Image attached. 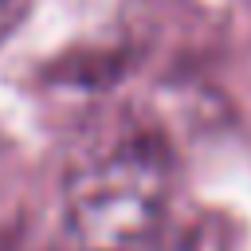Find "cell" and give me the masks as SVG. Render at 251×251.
<instances>
[{"label":"cell","instance_id":"cell-1","mask_svg":"<svg viewBox=\"0 0 251 251\" xmlns=\"http://www.w3.org/2000/svg\"><path fill=\"white\" fill-rule=\"evenodd\" d=\"M63 216L78 251H149L173 220V149L157 129H118L86 145L63 176Z\"/></svg>","mask_w":251,"mask_h":251},{"label":"cell","instance_id":"cell-2","mask_svg":"<svg viewBox=\"0 0 251 251\" xmlns=\"http://www.w3.org/2000/svg\"><path fill=\"white\" fill-rule=\"evenodd\" d=\"M31 4L35 0H0V47L20 35V27L31 16Z\"/></svg>","mask_w":251,"mask_h":251}]
</instances>
